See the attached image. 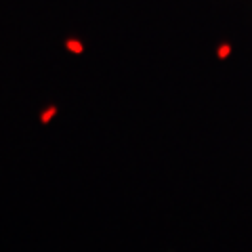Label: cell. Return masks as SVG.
Returning <instances> with one entry per match:
<instances>
[]
</instances>
